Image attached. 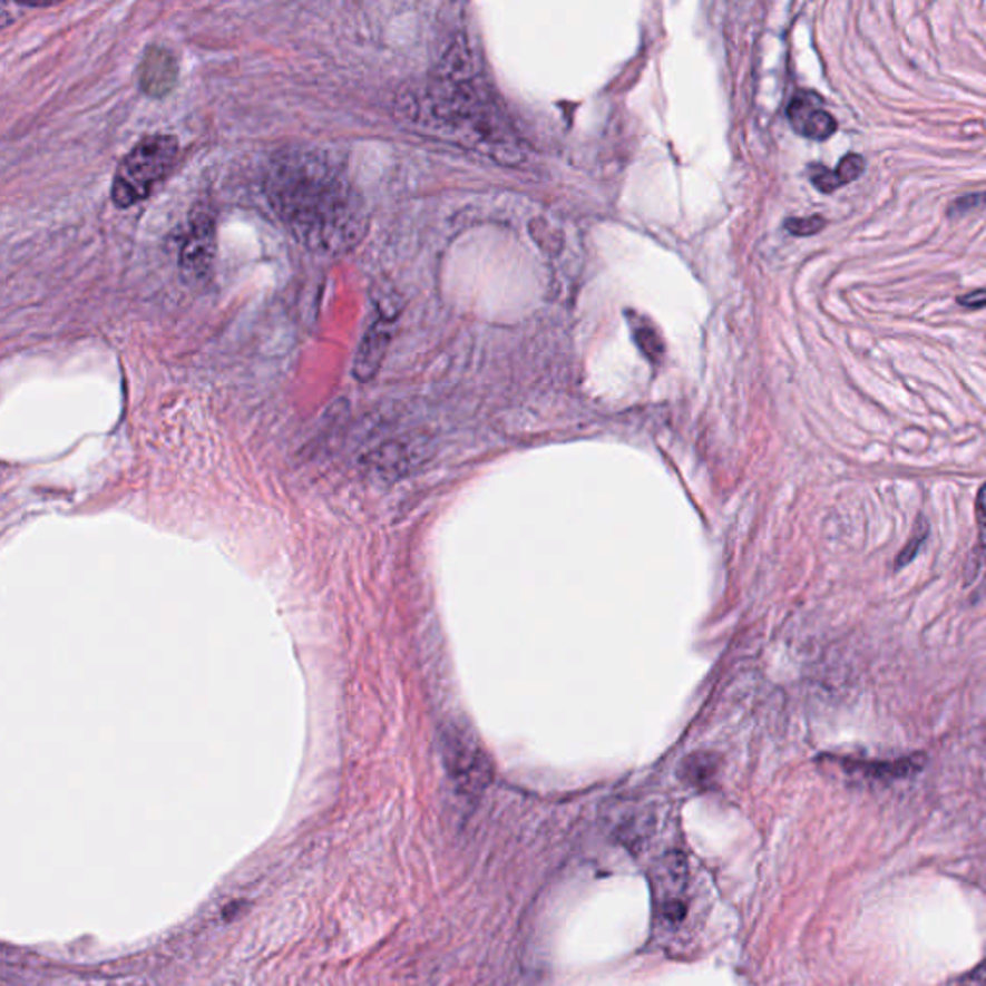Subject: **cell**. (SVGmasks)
Wrapping results in <instances>:
<instances>
[{
	"instance_id": "9c48e42d",
	"label": "cell",
	"mask_w": 986,
	"mask_h": 986,
	"mask_svg": "<svg viewBox=\"0 0 986 986\" xmlns=\"http://www.w3.org/2000/svg\"><path fill=\"white\" fill-rule=\"evenodd\" d=\"M433 78L451 81V84H470L478 78V62L475 50L467 36L451 37L448 47L441 52L440 62L436 66Z\"/></svg>"
},
{
	"instance_id": "7c38bea8",
	"label": "cell",
	"mask_w": 986,
	"mask_h": 986,
	"mask_svg": "<svg viewBox=\"0 0 986 986\" xmlns=\"http://www.w3.org/2000/svg\"><path fill=\"white\" fill-rule=\"evenodd\" d=\"M863 168H866V160H863V157H859V155H846V157L838 163L837 170H829V168H824V166H813L811 182H813V185H816L819 192H837L838 187H842V185L850 184L853 179H858L859 176L863 174Z\"/></svg>"
},
{
	"instance_id": "7a4b0ae2",
	"label": "cell",
	"mask_w": 986,
	"mask_h": 986,
	"mask_svg": "<svg viewBox=\"0 0 986 986\" xmlns=\"http://www.w3.org/2000/svg\"><path fill=\"white\" fill-rule=\"evenodd\" d=\"M179 143L174 135H147L129 150L114 174L110 199L118 208H129L149 197L168 178L178 160Z\"/></svg>"
},
{
	"instance_id": "30bf717a",
	"label": "cell",
	"mask_w": 986,
	"mask_h": 986,
	"mask_svg": "<svg viewBox=\"0 0 986 986\" xmlns=\"http://www.w3.org/2000/svg\"><path fill=\"white\" fill-rule=\"evenodd\" d=\"M420 451L404 441H388L370 453V469L382 476H401L419 465Z\"/></svg>"
},
{
	"instance_id": "ac0fdd59",
	"label": "cell",
	"mask_w": 986,
	"mask_h": 986,
	"mask_svg": "<svg viewBox=\"0 0 986 986\" xmlns=\"http://www.w3.org/2000/svg\"><path fill=\"white\" fill-rule=\"evenodd\" d=\"M975 515H977V528H979V549L983 563L986 567V484L980 486L977 499H975Z\"/></svg>"
},
{
	"instance_id": "8fae6325",
	"label": "cell",
	"mask_w": 986,
	"mask_h": 986,
	"mask_svg": "<svg viewBox=\"0 0 986 986\" xmlns=\"http://www.w3.org/2000/svg\"><path fill=\"white\" fill-rule=\"evenodd\" d=\"M665 863H667L668 879L661 887V898L657 908H660L661 916L665 917L667 921L679 922L686 914V904L679 896L684 892V877H686V873H684V867L681 866V861L668 859Z\"/></svg>"
},
{
	"instance_id": "8992f818",
	"label": "cell",
	"mask_w": 986,
	"mask_h": 986,
	"mask_svg": "<svg viewBox=\"0 0 986 986\" xmlns=\"http://www.w3.org/2000/svg\"><path fill=\"white\" fill-rule=\"evenodd\" d=\"M178 60L170 50L150 45L139 65V87L145 95L163 99L178 84Z\"/></svg>"
},
{
	"instance_id": "5bb4252c",
	"label": "cell",
	"mask_w": 986,
	"mask_h": 986,
	"mask_svg": "<svg viewBox=\"0 0 986 986\" xmlns=\"http://www.w3.org/2000/svg\"><path fill=\"white\" fill-rule=\"evenodd\" d=\"M927 536H929L927 520H925V518H919L916 528H914V534H911V538L908 539V544L904 546L900 555L896 557L895 568L906 567L911 560L916 559V555L919 554V549H921L922 544H925Z\"/></svg>"
},
{
	"instance_id": "ba28073f",
	"label": "cell",
	"mask_w": 986,
	"mask_h": 986,
	"mask_svg": "<svg viewBox=\"0 0 986 986\" xmlns=\"http://www.w3.org/2000/svg\"><path fill=\"white\" fill-rule=\"evenodd\" d=\"M922 755H911L895 761L852 760V758H830V763L840 767L845 773L861 777L866 781H900L917 773L922 767Z\"/></svg>"
},
{
	"instance_id": "52a82bcc",
	"label": "cell",
	"mask_w": 986,
	"mask_h": 986,
	"mask_svg": "<svg viewBox=\"0 0 986 986\" xmlns=\"http://www.w3.org/2000/svg\"><path fill=\"white\" fill-rule=\"evenodd\" d=\"M788 118L795 131L808 139L824 141L837 131V120L823 108V100L816 92L795 95L788 105Z\"/></svg>"
},
{
	"instance_id": "e0dca14e",
	"label": "cell",
	"mask_w": 986,
	"mask_h": 986,
	"mask_svg": "<svg viewBox=\"0 0 986 986\" xmlns=\"http://www.w3.org/2000/svg\"><path fill=\"white\" fill-rule=\"evenodd\" d=\"M983 206H986V192L969 193V195H964V197L954 201L948 206V214L950 216H964V214L983 208Z\"/></svg>"
},
{
	"instance_id": "277c9868",
	"label": "cell",
	"mask_w": 986,
	"mask_h": 986,
	"mask_svg": "<svg viewBox=\"0 0 986 986\" xmlns=\"http://www.w3.org/2000/svg\"><path fill=\"white\" fill-rule=\"evenodd\" d=\"M214 258H216V221L206 206H199L192 214L184 243L179 248V272L185 284L192 287H203L208 284V280L213 277Z\"/></svg>"
},
{
	"instance_id": "5b68a950",
	"label": "cell",
	"mask_w": 986,
	"mask_h": 986,
	"mask_svg": "<svg viewBox=\"0 0 986 986\" xmlns=\"http://www.w3.org/2000/svg\"><path fill=\"white\" fill-rule=\"evenodd\" d=\"M396 316L398 314H385L380 311V316L370 324L367 334L362 338L361 345L357 349L355 362H353V377L359 382H370L372 378L377 377L378 370L382 367L385 351L390 348L391 335H393L391 328H393Z\"/></svg>"
},
{
	"instance_id": "9a60e30c",
	"label": "cell",
	"mask_w": 986,
	"mask_h": 986,
	"mask_svg": "<svg viewBox=\"0 0 986 986\" xmlns=\"http://www.w3.org/2000/svg\"><path fill=\"white\" fill-rule=\"evenodd\" d=\"M824 226H827V221H824L823 216L788 218V221L784 222V227H787L788 232L792 235H800V237L819 234Z\"/></svg>"
},
{
	"instance_id": "2e32d148",
	"label": "cell",
	"mask_w": 986,
	"mask_h": 986,
	"mask_svg": "<svg viewBox=\"0 0 986 986\" xmlns=\"http://www.w3.org/2000/svg\"><path fill=\"white\" fill-rule=\"evenodd\" d=\"M636 343L653 361L663 355V343H661L660 335L655 334L653 328L638 326V330H636Z\"/></svg>"
},
{
	"instance_id": "6da1fadb",
	"label": "cell",
	"mask_w": 986,
	"mask_h": 986,
	"mask_svg": "<svg viewBox=\"0 0 986 986\" xmlns=\"http://www.w3.org/2000/svg\"><path fill=\"white\" fill-rule=\"evenodd\" d=\"M264 189L277 218L305 248L341 255L364 235L361 195L340 163L324 150H277L270 160Z\"/></svg>"
},
{
	"instance_id": "3957f363",
	"label": "cell",
	"mask_w": 986,
	"mask_h": 986,
	"mask_svg": "<svg viewBox=\"0 0 986 986\" xmlns=\"http://www.w3.org/2000/svg\"><path fill=\"white\" fill-rule=\"evenodd\" d=\"M441 760L459 792L467 795L482 794L494 779L490 755L484 750L475 734L449 724L441 732Z\"/></svg>"
},
{
	"instance_id": "4fadbf2b",
	"label": "cell",
	"mask_w": 986,
	"mask_h": 986,
	"mask_svg": "<svg viewBox=\"0 0 986 986\" xmlns=\"http://www.w3.org/2000/svg\"><path fill=\"white\" fill-rule=\"evenodd\" d=\"M717 758L711 753H694L682 761V781L695 788H707L717 779Z\"/></svg>"
}]
</instances>
